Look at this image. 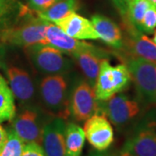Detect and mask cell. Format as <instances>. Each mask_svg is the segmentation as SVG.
<instances>
[{"label":"cell","mask_w":156,"mask_h":156,"mask_svg":"<svg viewBox=\"0 0 156 156\" xmlns=\"http://www.w3.org/2000/svg\"><path fill=\"white\" fill-rule=\"evenodd\" d=\"M130 80L131 76L127 65L118 64L112 66L107 58H103L101 62L99 73L94 85L96 99L99 101L109 99L122 91Z\"/></svg>","instance_id":"cell-1"},{"label":"cell","mask_w":156,"mask_h":156,"mask_svg":"<svg viewBox=\"0 0 156 156\" xmlns=\"http://www.w3.org/2000/svg\"><path fill=\"white\" fill-rule=\"evenodd\" d=\"M40 95L50 113L63 120L69 116L68 83L62 75H49L44 78L40 83Z\"/></svg>","instance_id":"cell-2"},{"label":"cell","mask_w":156,"mask_h":156,"mask_svg":"<svg viewBox=\"0 0 156 156\" xmlns=\"http://www.w3.org/2000/svg\"><path fill=\"white\" fill-rule=\"evenodd\" d=\"M29 58L39 72L64 75L72 69V62L63 53L49 44H36L25 48Z\"/></svg>","instance_id":"cell-3"},{"label":"cell","mask_w":156,"mask_h":156,"mask_svg":"<svg viewBox=\"0 0 156 156\" xmlns=\"http://www.w3.org/2000/svg\"><path fill=\"white\" fill-rule=\"evenodd\" d=\"M127 67L140 98L149 103L155 102L156 64L134 57L128 60Z\"/></svg>","instance_id":"cell-4"},{"label":"cell","mask_w":156,"mask_h":156,"mask_svg":"<svg viewBox=\"0 0 156 156\" xmlns=\"http://www.w3.org/2000/svg\"><path fill=\"white\" fill-rule=\"evenodd\" d=\"M48 24L49 23L37 17V19L19 27L5 30L2 38L5 43L24 48L36 44H48L46 38V28Z\"/></svg>","instance_id":"cell-5"},{"label":"cell","mask_w":156,"mask_h":156,"mask_svg":"<svg viewBox=\"0 0 156 156\" xmlns=\"http://www.w3.org/2000/svg\"><path fill=\"white\" fill-rule=\"evenodd\" d=\"M100 112L114 125L122 127L138 115L140 106L136 101L131 100L124 94L117 93L100 103Z\"/></svg>","instance_id":"cell-6"},{"label":"cell","mask_w":156,"mask_h":156,"mask_svg":"<svg viewBox=\"0 0 156 156\" xmlns=\"http://www.w3.org/2000/svg\"><path fill=\"white\" fill-rule=\"evenodd\" d=\"M70 114L77 122H84L100 112L95 89L88 82H81L74 89L69 101Z\"/></svg>","instance_id":"cell-7"},{"label":"cell","mask_w":156,"mask_h":156,"mask_svg":"<svg viewBox=\"0 0 156 156\" xmlns=\"http://www.w3.org/2000/svg\"><path fill=\"white\" fill-rule=\"evenodd\" d=\"M89 144L98 151H104L114 141L111 124L104 115H94L86 120L83 128Z\"/></svg>","instance_id":"cell-8"},{"label":"cell","mask_w":156,"mask_h":156,"mask_svg":"<svg viewBox=\"0 0 156 156\" xmlns=\"http://www.w3.org/2000/svg\"><path fill=\"white\" fill-rule=\"evenodd\" d=\"M13 119L12 130L23 142L42 144L44 126L37 112L33 109H25Z\"/></svg>","instance_id":"cell-9"},{"label":"cell","mask_w":156,"mask_h":156,"mask_svg":"<svg viewBox=\"0 0 156 156\" xmlns=\"http://www.w3.org/2000/svg\"><path fill=\"white\" fill-rule=\"evenodd\" d=\"M64 120L56 117L44 125L42 144L46 156H67Z\"/></svg>","instance_id":"cell-10"},{"label":"cell","mask_w":156,"mask_h":156,"mask_svg":"<svg viewBox=\"0 0 156 156\" xmlns=\"http://www.w3.org/2000/svg\"><path fill=\"white\" fill-rule=\"evenodd\" d=\"M46 38L48 41V44L55 47L62 53L70 56L74 53L83 50L102 52L100 49L96 48L94 45L69 37L57 25L50 23H49L46 28Z\"/></svg>","instance_id":"cell-11"},{"label":"cell","mask_w":156,"mask_h":156,"mask_svg":"<svg viewBox=\"0 0 156 156\" xmlns=\"http://www.w3.org/2000/svg\"><path fill=\"white\" fill-rule=\"evenodd\" d=\"M69 37L78 40H97L99 36L91 21L72 12L55 23Z\"/></svg>","instance_id":"cell-12"},{"label":"cell","mask_w":156,"mask_h":156,"mask_svg":"<svg viewBox=\"0 0 156 156\" xmlns=\"http://www.w3.org/2000/svg\"><path fill=\"white\" fill-rule=\"evenodd\" d=\"M6 73L10 83V89L14 97L23 103L32 100L35 95V87L28 73L15 66L8 68Z\"/></svg>","instance_id":"cell-13"},{"label":"cell","mask_w":156,"mask_h":156,"mask_svg":"<svg viewBox=\"0 0 156 156\" xmlns=\"http://www.w3.org/2000/svg\"><path fill=\"white\" fill-rule=\"evenodd\" d=\"M126 144L136 156H156V123L140 128Z\"/></svg>","instance_id":"cell-14"},{"label":"cell","mask_w":156,"mask_h":156,"mask_svg":"<svg viewBox=\"0 0 156 156\" xmlns=\"http://www.w3.org/2000/svg\"><path fill=\"white\" fill-rule=\"evenodd\" d=\"M128 23V48L135 57L142 58L156 64V44L146 35Z\"/></svg>","instance_id":"cell-15"},{"label":"cell","mask_w":156,"mask_h":156,"mask_svg":"<svg viewBox=\"0 0 156 156\" xmlns=\"http://www.w3.org/2000/svg\"><path fill=\"white\" fill-rule=\"evenodd\" d=\"M91 23L99 38L107 44L120 49L123 46V37L121 29L110 18L95 14L91 17Z\"/></svg>","instance_id":"cell-16"},{"label":"cell","mask_w":156,"mask_h":156,"mask_svg":"<svg viewBox=\"0 0 156 156\" xmlns=\"http://www.w3.org/2000/svg\"><path fill=\"white\" fill-rule=\"evenodd\" d=\"M71 56L83 72L88 83L91 86H94L99 73L101 62L103 59L101 58L102 52L83 50L74 53Z\"/></svg>","instance_id":"cell-17"},{"label":"cell","mask_w":156,"mask_h":156,"mask_svg":"<svg viewBox=\"0 0 156 156\" xmlns=\"http://www.w3.org/2000/svg\"><path fill=\"white\" fill-rule=\"evenodd\" d=\"M79 8L78 0H60L48 10L37 12V17L47 23H54L61 20L69 14L76 12Z\"/></svg>","instance_id":"cell-18"},{"label":"cell","mask_w":156,"mask_h":156,"mask_svg":"<svg viewBox=\"0 0 156 156\" xmlns=\"http://www.w3.org/2000/svg\"><path fill=\"white\" fill-rule=\"evenodd\" d=\"M85 141L83 128L76 123H69L65 128L66 155L80 156Z\"/></svg>","instance_id":"cell-19"},{"label":"cell","mask_w":156,"mask_h":156,"mask_svg":"<svg viewBox=\"0 0 156 156\" xmlns=\"http://www.w3.org/2000/svg\"><path fill=\"white\" fill-rule=\"evenodd\" d=\"M15 114L14 95L5 78L0 75V122L13 120Z\"/></svg>","instance_id":"cell-20"},{"label":"cell","mask_w":156,"mask_h":156,"mask_svg":"<svg viewBox=\"0 0 156 156\" xmlns=\"http://www.w3.org/2000/svg\"><path fill=\"white\" fill-rule=\"evenodd\" d=\"M148 0H130L128 1L127 21L131 25L141 31V22L146 11L150 6Z\"/></svg>","instance_id":"cell-21"},{"label":"cell","mask_w":156,"mask_h":156,"mask_svg":"<svg viewBox=\"0 0 156 156\" xmlns=\"http://www.w3.org/2000/svg\"><path fill=\"white\" fill-rule=\"evenodd\" d=\"M23 143L24 142L11 129L7 133V139L0 151V156H21L24 147Z\"/></svg>","instance_id":"cell-22"},{"label":"cell","mask_w":156,"mask_h":156,"mask_svg":"<svg viewBox=\"0 0 156 156\" xmlns=\"http://www.w3.org/2000/svg\"><path fill=\"white\" fill-rule=\"evenodd\" d=\"M156 28V8L150 5L146 11L141 22V31L147 34L154 33Z\"/></svg>","instance_id":"cell-23"},{"label":"cell","mask_w":156,"mask_h":156,"mask_svg":"<svg viewBox=\"0 0 156 156\" xmlns=\"http://www.w3.org/2000/svg\"><path fill=\"white\" fill-rule=\"evenodd\" d=\"M28 7L32 11L41 12L44 11L54 5L60 0H26Z\"/></svg>","instance_id":"cell-24"},{"label":"cell","mask_w":156,"mask_h":156,"mask_svg":"<svg viewBox=\"0 0 156 156\" xmlns=\"http://www.w3.org/2000/svg\"><path fill=\"white\" fill-rule=\"evenodd\" d=\"M21 156H46V154L41 145L31 142L24 145Z\"/></svg>","instance_id":"cell-25"},{"label":"cell","mask_w":156,"mask_h":156,"mask_svg":"<svg viewBox=\"0 0 156 156\" xmlns=\"http://www.w3.org/2000/svg\"><path fill=\"white\" fill-rule=\"evenodd\" d=\"M16 0H0V17L5 15L14 5Z\"/></svg>","instance_id":"cell-26"},{"label":"cell","mask_w":156,"mask_h":156,"mask_svg":"<svg viewBox=\"0 0 156 156\" xmlns=\"http://www.w3.org/2000/svg\"><path fill=\"white\" fill-rule=\"evenodd\" d=\"M117 10L121 13L123 17L127 16V9H128V0H112Z\"/></svg>","instance_id":"cell-27"},{"label":"cell","mask_w":156,"mask_h":156,"mask_svg":"<svg viewBox=\"0 0 156 156\" xmlns=\"http://www.w3.org/2000/svg\"><path fill=\"white\" fill-rule=\"evenodd\" d=\"M6 139H7V132L5 131V129L0 125V151L5 145Z\"/></svg>","instance_id":"cell-28"},{"label":"cell","mask_w":156,"mask_h":156,"mask_svg":"<svg viewBox=\"0 0 156 156\" xmlns=\"http://www.w3.org/2000/svg\"><path fill=\"white\" fill-rule=\"evenodd\" d=\"M119 156H136V155H135L134 153H133V151L129 148V147H128L127 144H125L124 147H123L122 150L121 151L120 155Z\"/></svg>","instance_id":"cell-29"},{"label":"cell","mask_w":156,"mask_h":156,"mask_svg":"<svg viewBox=\"0 0 156 156\" xmlns=\"http://www.w3.org/2000/svg\"><path fill=\"white\" fill-rule=\"evenodd\" d=\"M150 2V4L152 5H154L156 8V0H148Z\"/></svg>","instance_id":"cell-30"},{"label":"cell","mask_w":156,"mask_h":156,"mask_svg":"<svg viewBox=\"0 0 156 156\" xmlns=\"http://www.w3.org/2000/svg\"><path fill=\"white\" fill-rule=\"evenodd\" d=\"M153 42L156 44V30H154V37H153Z\"/></svg>","instance_id":"cell-31"},{"label":"cell","mask_w":156,"mask_h":156,"mask_svg":"<svg viewBox=\"0 0 156 156\" xmlns=\"http://www.w3.org/2000/svg\"><path fill=\"white\" fill-rule=\"evenodd\" d=\"M97 156H103V155H97Z\"/></svg>","instance_id":"cell-32"},{"label":"cell","mask_w":156,"mask_h":156,"mask_svg":"<svg viewBox=\"0 0 156 156\" xmlns=\"http://www.w3.org/2000/svg\"><path fill=\"white\" fill-rule=\"evenodd\" d=\"M128 1H130V0H128Z\"/></svg>","instance_id":"cell-33"}]
</instances>
